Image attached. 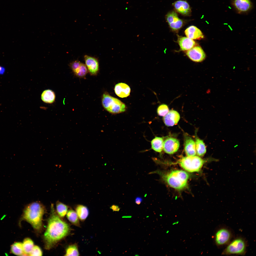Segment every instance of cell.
I'll return each instance as SVG.
<instances>
[{"label": "cell", "instance_id": "6da1fadb", "mask_svg": "<svg viewBox=\"0 0 256 256\" xmlns=\"http://www.w3.org/2000/svg\"><path fill=\"white\" fill-rule=\"evenodd\" d=\"M56 212L53 205L52 204L47 229L44 236L45 248L47 250L51 248L70 231L69 225L62 220Z\"/></svg>", "mask_w": 256, "mask_h": 256}, {"label": "cell", "instance_id": "7a4b0ae2", "mask_svg": "<svg viewBox=\"0 0 256 256\" xmlns=\"http://www.w3.org/2000/svg\"><path fill=\"white\" fill-rule=\"evenodd\" d=\"M45 208L41 203L35 202L30 203L25 207L22 219L30 223L37 230L42 227V219L45 212Z\"/></svg>", "mask_w": 256, "mask_h": 256}, {"label": "cell", "instance_id": "3957f363", "mask_svg": "<svg viewBox=\"0 0 256 256\" xmlns=\"http://www.w3.org/2000/svg\"><path fill=\"white\" fill-rule=\"evenodd\" d=\"M161 176L163 180L169 186L180 191L187 187L190 176L185 171L175 170L163 173Z\"/></svg>", "mask_w": 256, "mask_h": 256}, {"label": "cell", "instance_id": "277c9868", "mask_svg": "<svg viewBox=\"0 0 256 256\" xmlns=\"http://www.w3.org/2000/svg\"><path fill=\"white\" fill-rule=\"evenodd\" d=\"M209 160L203 159L199 156H187L182 157L174 164H178L185 170L190 172H199L204 164Z\"/></svg>", "mask_w": 256, "mask_h": 256}, {"label": "cell", "instance_id": "5b68a950", "mask_svg": "<svg viewBox=\"0 0 256 256\" xmlns=\"http://www.w3.org/2000/svg\"><path fill=\"white\" fill-rule=\"evenodd\" d=\"M102 103L104 108L109 112L116 114L122 113L126 110V106L124 103L117 98L105 92L103 95Z\"/></svg>", "mask_w": 256, "mask_h": 256}, {"label": "cell", "instance_id": "8992f818", "mask_svg": "<svg viewBox=\"0 0 256 256\" xmlns=\"http://www.w3.org/2000/svg\"><path fill=\"white\" fill-rule=\"evenodd\" d=\"M244 240L241 238H237L232 241L225 249L222 254L224 255L244 254L246 245Z\"/></svg>", "mask_w": 256, "mask_h": 256}, {"label": "cell", "instance_id": "52a82bcc", "mask_svg": "<svg viewBox=\"0 0 256 256\" xmlns=\"http://www.w3.org/2000/svg\"><path fill=\"white\" fill-rule=\"evenodd\" d=\"M231 237V233L229 230L225 228H221L216 233L215 242L218 246H224L229 242Z\"/></svg>", "mask_w": 256, "mask_h": 256}, {"label": "cell", "instance_id": "ba28073f", "mask_svg": "<svg viewBox=\"0 0 256 256\" xmlns=\"http://www.w3.org/2000/svg\"><path fill=\"white\" fill-rule=\"evenodd\" d=\"M186 54L191 59L197 62L202 61L206 57L205 52L199 46H195L187 50L186 52Z\"/></svg>", "mask_w": 256, "mask_h": 256}, {"label": "cell", "instance_id": "9c48e42d", "mask_svg": "<svg viewBox=\"0 0 256 256\" xmlns=\"http://www.w3.org/2000/svg\"><path fill=\"white\" fill-rule=\"evenodd\" d=\"M179 146V142L177 139L170 137L166 139L164 141L163 149L166 153L172 154L178 151Z\"/></svg>", "mask_w": 256, "mask_h": 256}, {"label": "cell", "instance_id": "30bf717a", "mask_svg": "<svg viewBox=\"0 0 256 256\" xmlns=\"http://www.w3.org/2000/svg\"><path fill=\"white\" fill-rule=\"evenodd\" d=\"M85 65L88 72L92 75H95L98 73L99 69V63L96 58L85 55L84 56Z\"/></svg>", "mask_w": 256, "mask_h": 256}, {"label": "cell", "instance_id": "8fae6325", "mask_svg": "<svg viewBox=\"0 0 256 256\" xmlns=\"http://www.w3.org/2000/svg\"><path fill=\"white\" fill-rule=\"evenodd\" d=\"M69 66L74 74L79 77H84L88 72L85 64L78 60L71 62Z\"/></svg>", "mask_w": 256, "mask_h": 256}, {"label": "cell", "instance_id": "7c38bea8", "mask_svg": "<svg viewBox=\"0 0 256 256\" xmlns=\"http://www.w3.org/2000/svg\"><path fill=\"white\" fill-rule=\"evenodd\" d=\"M180 118L179 113L176 111L171 110L164 116L163 122L167 126H172L176 125Z\"/></svg>", "mask_w": 256, "mask_h": 256}, {"label": "cell", "instance_id": "4fadbf2b", "mask_svg": "<svg viewBox=\"0 0 256 256\" xmlns=\"http://www.w3.org/2000/svg\"><path fill=\"white\" fill-rule=\"evenodd\" d=\"M232 4L239 13L247 12L252 8V5L250 0H233Z\"/></svg>", "mask_w": 256, "mask_h": 256}, {"label": "cell", "instance_id": "5bb4252c", "mask_svg": "<svg viewBox=\"0 0 256 256\" xmlns=\"http://www.w3.org/2000/svg\"><path fill=\"white\" fill-rule=\"evenodd\" d=\"M184 145L185 152L187 156L195 155V143L190 137L186 135L184 136Z\"/></svg>", "mask_w": 256, "mask_h": 256}, {"label": "cell", "instance_id": "9a60e30c", "mask_svg": "<svg viewBox=\"0 0 256 256\" xmlns=\"http://www.w3.org/2000/svg\"><path fill=\"white\" fill-rule=\"evenodd\" d=\"M174 6L176 11L183 15L188 16L191 13V11L190 6L185 1H177L174 3Z\"/></svg>", "mask_w": 256, "mask_h": 256}, {"label": "cell", "instance_id": "2e32d148", "mask_svg": "<svg viewBox=\"0 0 256 256\" xmlns=\"http://www.w3.org/2000/svg\"><path fill=\"white\" fill-rule=\"evenodd\" d=\"M114 89L116 94L122 98L129 96L131 91L129 87L127 84L123 83H120L116 84Z\"/></svg>", "mask_w": 256, "mask_h": 256}, {"label": "cell", "instance_id": "e0dca14e", "mask_svg": "<svg viewBox=\"0 0 256 256\" xmlns=\"http://www.w3.org/2000/svg\"><path fill=\"white\" fill-rule=\"evenodd\" d=\"M185 33L187 37L192 39L200 40L204 37L201 31L193 26L187 28L185 31Z\"/></svg>", "mask_w": 256, "mask_h": 256}, {"label": "cell", "instance_id": "ac0fdd59", "mask_svg": "<svg viewBox=\"0 0 256 256\" xmlns=\"http://www.w3.org/2000/svg\"><path fill=\"white\" fill-rule=\"evenodd\" d=\"M177 41L180 49L183 51L188 50L196 45L194 40L187 37L178 36Z\"/></svg>", "mask_w": 256, "mask_h": 256}, {"label": "cell", "instance_id": "d6986e66", "mask_svg": "<svg viewBox=\"0 0 256 256\" xmlns=\"http://www.w3.org/2000/svg\"><path fill=\"white\" fill-rule=\"evenodd\" d=\"M41 99L44 102L51 104L55 101V96L54 92L51 90L48 89L44 91L41 95Z\"/></svg>", "mask_w": 256, "mask_h": 256}, {"label": "cell", "instance_id": "ffe728a7", "mask_svg": "<svg viewBox=\"0 0 256 256\" xmlns=\"http://www.w3.org/2000/svg\"><path fill=\"white\" fill-rule=\"evenodd\" d=\"M163 142L162 137H155L151 142V148L156 152H161L163 149Z\"/></svg>", "mask_w": 256, "mask_h": 256}, {"label": "cell", "instance_id": "44dd1931", "mask_svg": "<svg viewBox=\"0 0 256 256\" xmlns=\"http://www.w3.org/2000/svg\"><path fill=\"white\" fill-rule=\"evenodd\" d=\"M196 153L200 156H202L206 154V150L205 144L203 140L196 138L195 142Z\"/></svg>", "mask_w": 256, "mask_h": 256}, {"label": "cell", "instance_id": "7402d4cb", "mask_svg": "<svg viewBox=\"0 0 256 256\" xmlns=\"http://www.w3.org/2000/svg\"><path fill=\"white\" fill-rule=\"evenodd\" d=\"M76 211L78 218L82 221L85 220L89 214L87 208L82 205H78L76 207Z\"/></svg>", "mask_w": 256, "mask_h": 256}, {"label": "cell", "instance_id": "603a6c76", "mask_svg": "<svg viewBox=\"0 0 256 256\" xmlns=\"http://www.w3.org/2000/svg\"><path fill=\"white\" fill-rule=\"evenodd\" d=\"M66 216L71 223L76 226H79L78 217L76 212L72 210H69L67 211Z\"/></svg>", "mask_w": 256, "mask_h": 256}, {"label": "cell", "instance_id": "cb8c5ba5", "mask_svg": "<svg viewBox=\"0 0 256 256\" xmlns=\"http://www.w3.org/2000/svg\"><path fill=\"white\" fill-rule=\"evenodd\" d=\"M22 244L24 253L27 255H29L34 246L33 241L29 238H26Z\"/></svg>", "mask_w": 256, "mask_h": 256}, {"label": "cell", "instance_id": "d4e9b609", "mask_svg": "<svg viewBox=\"0 0 256 256\" xmlns=\"http://www.w3.org/2000/svg\"><path fill=\"white\" fill-rule=\"evenodd\" d=\"M11 252L15 255L18 256L24 255L23 246V244L20 242H16L12 245L11 247Z\"/></svg>", "mask_w": 256, "mask_h": 256}, {"label": "cell", "instance_id": "484cf974", "mask_svg": "<svg viewBox=\"0 0 256 256\" xmlns=\"http://www.w3.org/2000/svg\"><path fill=\"white\" fill-rule=\"evenodd\" d=\"M56 207L59 215L61 217H64L68 211V206L63 203L57 201L56 204Z\"/></svg>", "mask_w": 256, "mask_h": 256}, {"label": "cell", "instance_id": "4316f807", "mask_svg": "<svg viewBox=\"0 0 256 256\" xmlns=\"http://www.w3.org/2000/svg\"><path fill=\"white\" fill-rule=\"evenodd\" d=\"M166 19L169 25L176 23L181 19L179 18L177 14L173 11L169 12L167 14Z\"/></svg>", "mask_w": 256, "mask_h": 256}, {"label": "cell", "instance_id": "83f0119b", "mask_svg": "<svg viewBox=\"0 0 256 256\" xmlns=\"http://www.w3.org/2000/svg\"><path fill=\"white\" fill-rule=\"evenodd\" d=\"M65 256H79L77 245L75 244L69 246L66 249V253Z\"/></svg>", "mask_w": 256, "mask_h": 256}, {"label": "cell", "instance_id": "f1b7e54d", "mask_svg": "<svg viewBox=\"0 0 256 256\" xmlns=\"http://www.w3.org/2000/svg\"><path fill=\"white\" fill-rule=\"evenodd\" d=\"M169 111V110L167 105L163 104L160 105L158 107L157 112L159 116H164Z\"/></svg>", "mask_w": 256, "mask_h": 256}, {"label": "cell", "instance_id": "f546056e", "mask_svg": "<svg viewBox=\"0 0 256 256\" xmlns=\"http://www.w3.org/2000/svg\"><path fill=\"white\" fill-rule=\"evenodd\" d=\"M42 252L40 247L38 246H34L29 255L31 256H41L42 255Z\"/></svg>", "mask_w": 256, "mask_h": 256}, {"label": "cell", "instance_id": "4dcf8cb0", "mask_svg": "<svg viewBox=\"0 0 256 256\" xmlns=\"http://www.w3.org/2000/svg\"><path fill=\"white\" fill-rule=\"evenodd\" d=\"M183 24V22L182 20H180L178 22L169 25L170 27L173 30H177L180 28Z\"/></svg>", "mask_w": 256, "mask_h": 256}, {"label": "cell", "instance_id": "1f68e13d", "mask_svg": "<svg viewBox=\"0 0 256 256\" xmlns=\"http://www.w3.org/2000/svg\"><path fill=\"white\" fill-rule=\"evenodd\" d=\"M143 199L142 197H137L135 200V203L137 205H140Z\"/></svg>", "mask_w": 256, "mask_h": 256}, {"label": "cell", "instance_id": "d6a6232c", "mask_svg": "<svg viewBox=\"0 0 256 256\" xmlns=\"http://www.w3.org/2000/svg\"><path fill=\"white\" fill-rule=\"evenodd\" d=\"M110 208L114 211H119L120 209L118 206L115 205H112Z\"/></svg>", "mask_w": 256, "mask_h": 256}, {"label": "cell", "instance_id": "836d02e7", "mask_svg": "<svg viewBox=\"0 0 256 256\" xmlns=\"http://www.w3.org/2000/svg\"><path fill=\"white\" fill-rule=\"evenodd\" d=\"M6 72L5 68L4 66L0 65V75H3Z\"/></svg>", "mask_w": 256, "mask_h": 256}, {"label": "cell", "instance_id": "e575fe53", "mask_svg": "<svg viewBox=\"0 0 256 256\" xmlns=\"http://www.w3.org/2000/svg\"><path fill=\"white\" fill-rule=\"evenodd\" d=\"M132 217V216H131V215H126V216H123L122 217V218H131Z\"/></svg>", "mask_w": 256, "mask_h": 256}, {"label": "cell", "instance_id": "d590c367", "mask_svg": "<svg viewBox=\"0 0 256 256\" xmlns=\"http://www.w3.org/2000/svg\"><path fill=\"white\" fill-rule=\"evenodd\" d=\"M176 223H174L173 224V225H174V224H176Z\"/></svg>", "mask_w": 256, "mask_h": 256}]
</instances>
